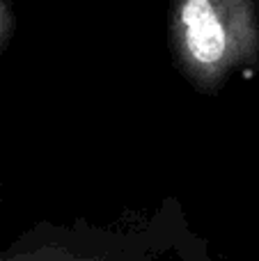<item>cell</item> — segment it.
<instances>
[{
  "label": "cell",
  "instance_id": "obj_2",
  "mask_svg": "<svg viewBox=\"0 0 259 261\" xmlns=\"http://www.w3.org/2000/svg\"><path fill=\"white\" fill-rule=\"evenodd\" d=\"M9 261H117L108 259L99 252H90L85 248H71L67 243H46L30 252H23Z\"/></svg>",
  "mask_w": 259,
  "mask_h": 261
},
{
  "label": "cell",
  "instance_id": "obj_3",
  "mask_svg": "<svg viewBox=\"0 0 259 261\" xmlns=\"http://www.w3.org/2000/svg\"><path fill=\"white\" fill-rule=\"evenodd\" d=\"M12 32H14L12 9H9L7 0H0V50L7 46L9 39H12Z\"/></svg>",
  "mask_w": 259,
  "mask_h": 261
},
{
  "label": "cell",
  "instance_id": "obj_1",
  "mask_svg": "<svg viewBox=\"0 0 259 261\" xmlns=\"http://www.w3.org/2000/svg\"><path fill=\"white\" fill-rule=\"evenodd\" d=\"M172 44L188 81L214 92L232 71L250 64L259 50L252 0H177Z\"/></svg>",
  "mask_w": 259,
  "mask_h": 261
}]
</instances>
